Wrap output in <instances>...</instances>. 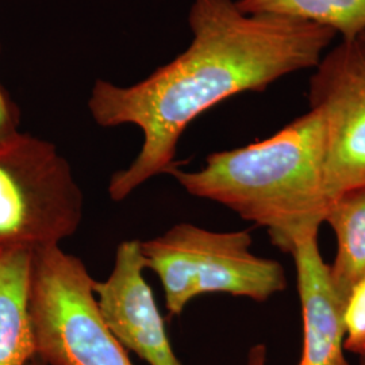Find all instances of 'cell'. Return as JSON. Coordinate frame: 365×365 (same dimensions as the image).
<instances>
[{"instance_id": "obj_16", "label": "cell", "mask_w": 365, "mask_h": 365, "mask_svg": "<svg viewBox=\"0 0 365 365\" xmlns=\"http://www.w3.org/2000/svg\"><path fill=\"white\" fill-rule=\"evenodd\" d=\"M360 365H365V353L360 356Z\"/></svg>"}, {"instance_id": "obj_3", "label": "cell", "mask_w": 365, "mask_h": 365, "mask_svg": "<svg viewBox=\"0 0 365 365\" xmlns=\"http://www.w3.org/2000/svg\"><path fill=\"white\" fill-rule=\"evenodd\" d=\"M250 247L248 230L212 232L182 222L141 241V253L161 283L167 312L180 317L191 300L206 294L265 302L284 291L283 265L256 256Z\"/></svg>"}, {"instance_id": "obj_11", "label": "cell", "mask_w": 365, "mask_h": 365, "mask_svg": "<svg viewBox=\"0 0 365 365\" xmlns=\"http://www.w3.org/2000/svg\"><path fill=\"white\" fill-rule=\"evenodd\" d=\"M248 15H274L327 27L341 41L365 33V0H235Z\"/></svg>"}, {"instance_id": "obj_8", "label": "cell", "mask_w": 365, "mask_h": 365, "mask_svg": "<svg viewBox=\"0 0 365 365\" xmlns=\"http://www.w3.org/2000/svg\"><path fill=\"white\" fill-rule=\"evenodd\" d=\"M303 319V348L297 365H349L345 357L344 300L331 283L322 259L318 235L292 250Z\"/></svg>"}, {"instance_id": "obj_15", "label": "cell", "mask_w": 365, "mask_h": 365, "mask_svg": "<svg viewBox=\"0 0 365 365\" xmlns=\"http://www.w3.org/2000/svg\"><path fill=\"white\" fill-rule=\"evenodd\" d=\"M29 365H48L45 364L42 360H39L38 357H34L31 361H30V364Z\"/></svg>"}, {"instance_id": "obj_6", "label": "cell", "mask_w": 365, "mask_h": 365, "mask_svg": "<svg viewBox=\"0 0 365 365\" xmlns=\"http://www.w3.org/2000/svg\"><path fill=\"white\" fill-rule=\"evenodd\" d=\"M310 108L327 122V185L334 200L365 188V41H339L313 69Z\"/></svg>"}, {"instance_id": "obj_7", "label": "cell", "mask_w": 365, "mask_h": 365, "mask_svg": "<svg viewBox=\"0 0 365 365\" xmlns=\"http://www.w3.org/2000/svg\"><path fill=\"white\" fill-rule=\"evenodd\" d=\"M140 240L118 245L108 277L93 283L99 314L128 352L149 365H184L170 344L155 294L145 279Z\"/></svg>"}, {"instance_id": "obj_4", "label": "cell", "mask_w": 365, "mask_h": 365, "mask_svg": "<svg viewBox=\"0 0 365 365\" xmlns=\"http://www.w3.org/2000/svg\"><path fill=\"white\" fill-rule=\"evenodd\" d=\"M86 199L57 146L33 134L0 137V250L58 247L84 220Z\"/></svg>"}, {"instance_id": "obj_17", "label": "cell", "mask_w": 365, "mask_h": 365, "mask_svg": "<svg viewBox=\"0 0 365 365\" xmlns=\"http://www.w3.org/2000/svg\"><path fill=\"white\" fill-rule=\"evenodd\" d=\"M361 39H364V41H365V33H364V34H363V37H361Z\"/></svg>"}, {"instance_id": "obj_5", "label": "cell", "mask_w": 365, "mask_h": 365, "mask_svg": "<svg viewBox=\"0 0 365 365\" xmlns=\"http://www.w3.org/2000/svg\"><path fill=\"white\" fill-rule=\"evenodd\" d=\"M84 261L58 247L33 255L29 309L36 357L48 365H134L106 327Z\"/></svg>"}, {"instance_id": "obj_9", "label": "cell", "mask_w": 365, "mask_h": 365, "mask_svg": "<svg viewBox=\"0 0 365 365\" xmlns=\"http://www.w3.org/2000/svg\"><path fill=\"white\" fill-rule=\"evenodd\" d=\"M33 255L0 250V365H29L36 357L29 309Z\"/></svg>"}, {"instance_id": "obj_10", "label": "cell", "mask_w": 365, "mask_h": 365, "mask_svg": "<svg viewBox=\"0 0 365 365\" xmlns=\"http://www.w3.org/2000/svg\"><path fill=\"white\" fill-rule=\"evenodd\" d=\"M337 238V255L329 265L331 283L345 300L353 286L365 276V188L336 197L327 220Z\"/></svg>"}, {"instance_id": "obj_2", "label": "cell", "mask_w": 365, "mask_h": 365, "mask_svg": "<svg viewBox=\"0 0 365 365\" xmlns=\"http://www.w3.org/2000/svg\"><path fill=\"white\" fill-rule=\"evenodd\" d=\"M170 176L190 195L264 227L276 248L292 253L318 235L333 199L327 185V122L310 108L269 138L214 152L197 170Z\"/></svg>"}, {"instance_id": "obj_1", "label": "cell", "mask_w": 365, "mask_h": 365, "mask_svg": "<svg viewBox=\"0 0 365 365\" xmlns=\"http://www.w3.org/2000/svg\"><path fill=\"white\" fill-rule=\"evenodd\" d=\"M188 26V48L148 78L131 86L99 78L92 86L87 107L96 125H133L143 133L138 155L111 175L114 202L179 165L178 145L196 118L240 93L314 69L337 37L310 22L244 14L235 0H194Z\"/></svg>"}, {"instance_id": "obj_14", "label": "cell", "mask_w": 365, "mask_h": 365, "mask_svg": "<svg viewBox=\"0 0 365 365\" xmlns=\"http://www.w3.org/2000/svg\"><path fill=\"white\" fill-rule=\"evenodd\" d=\"M247 365H268V348L264 344H256L249 349Z\"/></svg>"}, {"instance_id": "obj_12", "label": "cell", "mask_w": 365, "mask_h": 365, "mask_svg": "<svg viewBox=\"0 0 365 365\" xmlns=\"http://www.w3.org/2000/svg\"><path fill=\"white\" fill-rule=\"evenodd\" d=\"M342 322L345 329V351L359 356L365 353V276L344 300Z\"/></svg>"}, {"instance_id": "obj_13", "label": "cell", "mask_w": 365, "mask_h": 365, "mask_svg": "<svg viewBox=\"0 0 365 365\" xmlns=\"http://www.w3.org/2000/svg\"><path fill=\"white\" fill-rule=\"evenodd\" d=\"M21 110L11 95L0 83V137H6L21 129Z\"/></svg>"}]
</instances>
